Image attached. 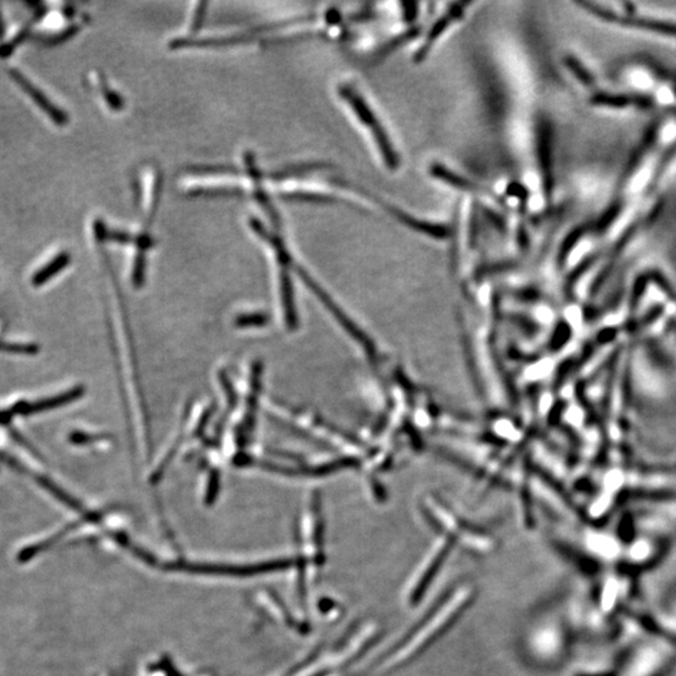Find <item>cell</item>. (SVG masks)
Returning <instances> with one entry per match:
<instances>
[{
    "label": "cell",
    "instance_id": "9",
    "mask_svg": "<svg viewBox=\"0 0 676 676\" xmlns=\"http://www.w3.org/2000/svg\"><path fill=\"white\" fill-rule=\"evenodd\" d=\"M400 14H401V21L403 24L408 26H415L417 18L420 16V4L418 3H401L400 4Z\"/></svg>",
    "mask_w": 676,
    "mask_h": 676
},
{
    "label": "cell",
    "instance_id": "1",
    "mask_svg": "<svg viewBox=\"0 0 676 676\" xmlns=\"http://www.w3.org/2000/svg\"><path fill=\"white\" fill-rule=\"evenodd\" d=\"M337 93L342 102L350 109L352 116L356 118L357 123L367 132V136L376 148L377 156L380 158L382 166L386 168L388 172L397 173L402 167L401 154L398 152L385 123L382 122V118L372 106L366 94L352 81L340 83L337 87Z\"/></svg>",
    "mask_w": 676,
    "mask_h": 676
},
{
    "label": "cell",
    "instance_id": "7",
    "mask_svg": "<svg viewBox=\"0 0 676 676\" xmlns=\"http://www.w3.org/2000/svg\"><path fill=\"white\" fill-rule=\"evenodd\" d=\"M428 173L433 178L438 179V182L451 188L458 189L461 192L470 194L483 193V187L480 184L458 172H455L453 169L448 168L443 163L433 162L428 167Z\"/></svg>",
    "mask_w": 676,
    "mask_h": 676
},
{
    "label": "cell",
    "instance_id": "8",
    "mask_svg": "<svg viewBox=\"0 0 676 676\" xmlns=\"http://www.w3.org/2000/svg\"><path fill=\"white\" fill-rule=\"evenodd\" d=\"M69 262H71L69 255L68 253H61L56 258L51 261L49 265L43 267L36 275L33 276L31 283L34 286L44 285L46 282L51 280V277H54L56 273H59V271L69 265Z\"/></svg>",
    "mask_w": 676,
    "mask_h": 676
},
{
    "label": "cell",
    "instance_id": "3",
    "mask_svg": "<svg viewBox=\"0 0 676 676\" xmlns=\"http://www.w3.org/2000/svg\"><path fill=\"white\" fill-rule=\"evenodd\" d=\"M468 590H466V591L463 590V591H461L460 595L456 596L455 599L448 602V605L438 611V614L433 616V619L428 621V624H425V625L422 626L417 634L411 636V637L408 639V642L401 646V647L398 649V651H397V654H395V655L388 659V664H390V665L398 664V662H401L405 657L413 655V654L416 652V650L426 645L428 640H431L433 636L438 635V632L443 630V627L448 625V622L453 620L455 616L458 615V610L463 609V606L465 605V600L468 601Z\"/></svg>",
    "mask_w": 676,
    "mask_h": 676
},
{
    "label": "cell",
    "instance_id": "10",
    "mask_svg": "<svg viewBox=\"0 0 676 676\" xmlns=\"http://www.w3.org/2000/svg\"><path fill=\"white\" fill-rule=\"evenodd\" d=\"M0 352L16 353V355H36L38 347L36 345H14V343L0 342Z\"/></svg>",
    "mask_w": 676,
    "mask_h": 676
},
{
    "label": "cell",
    "instance_id": "2",
    "mask_svg": "<svg viewBox=\"0 0 676 676\" xmlns=\"http://www.w3.org/2000/svg\"><path fill=\"white\" fill-rule=\"evenodd\" d=\"M473 6L475 3L473 1L450 3L448 8L436 18V21H433V24L428 26V31L422 36L421 43L412 54V63L416 66L425 63L428 56H431L433 48L438 46L453 26H458V23H461L468 16L471 6Z\"/></svg>",
    "mask_w": 676,
    "mask_h": 676
},
{
    "label": "cell",
    "instance_id": "4",
    "mask_svg": "<svg viewBox=\"0 0 676 676\" xmlns=\"http://www.w3.org/2000/svg\"><path fill=\"white\" fill-rule=\"evenodd\" d=\"M381 208L385 213L388 214L391 218L395 219L397 223L401 224L402 227L413 231L416 233L426 236L428 238L433 239H446L451 234L453 228L448 227V224L438 223L433 222L428 219L420 218L415 214L406 212L405 209L397 207L395 204L382 202Z\"/></svg>",
    "mask_w": 676,
    "mask_h": 676
},
{
    "label": "cell",
    "instance_id": "5",
    "mask_svg": "<svg viewBox=\"0 0 676 676\" xmlns=\"http://www.w3.org/2000/svg\"><path fill=\"white\" fill-rule=\"evenodd\" d=\"M83 395L81 388H73L66 393H61L59 396L51 397L46 400L36 402V403H28V402H18L14 406H11L6 411L0 412V423H6L9 421L14 415H33V413H39V412L51 410L56 407L63 406L69 402L74 401L76 398Z\"/></svg>",
    "mask_w": 676,
    "mask_h": 676
},
{
    "label": "cell",
    "instance_id": "6",
    "mask_svg": "<svg viewBox=\"0 0 676 676\" xmlns=\"http://www.w3.org/2000/svg\"><path fill=\"white\" fill-rule=\"evenodd\" d=\"M9 74H11V78L14 79V81H16V83L21 86V89L33 99V102L36 103V106L41 108L43 112H46V114L49 116V118H51L53 122L58 124V126H66V123H68V116H66V113L63 112L61 109L54 106V104L41 93L39 88H36L28 78H26V76L21 74V71H16V69H11Z\"/></svg>",
    "mask_w": 676,
    "mask_h": 676
},
{
    "label": "cell",
    "instance_id": "11",
    "mask_svg": "<svg viewBox=\"0 0 676 676\" xmlns=\"http://www.w3.org/2000/svg\"><path fill=\"white\" fill-rule=\"evenodd\" d=\"M4 36V24H3V21H1V16H0V39Z\"/></svg>",
    "mask_w": 676,
    "mask_h": 676
}]
</instances>
